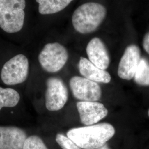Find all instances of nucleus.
Masks as SVG:
<instances>
[{
    "mask_svg": "<svg viewBox=\"0 0 149 149\" xmlns=\"http://www.w3.org/2000/svg\"><path fill=\"white\" fill-rule=\"evenodd\" d=\"M115 132L112 124L103 123L72 128L67 132L66 135L81 149H94L107 144Z\"/></svg>",
    "mask_w": 149,
    "mask_h": 149,
    "instance_id": "1",
    "label": "nucleus"
},
{
    "mask_svg": "<svg viewBox=\"0 0 149 149\" xmlns=\"http://www.w3.org/2000/svg\"><path fill=\"white\" fill-rule=\"evenodd\" d=\"M107 10L104 6L96 2H87L74 11L72 23L76 32L88 34L95 32L105 19Z\"/></svg>",
    "mask_w": 149,
    "mask_h": 149,
    "instance_id": "2",
    "label": "nucleus"
},
{
    "mask_svg": "<svg viewBox=\"0 0 149 149\" xmlns=\"http://www.w3.org/2000/svg\"><path fill=\"white\" fill-rule=\"evenodd\" d=\"M25 0H0V28L8 33L19 32L23 27Z\"/></svg>",
    "mask_w": 149,
    "mask_h": 149,
    "instance_id": "3",
    "label": "nucleus"
},
{
    "mask_svg": "<svg viewBox=\"0 0 149 149\" xmlns=\"http://www.w3.org/2000/svg\"><path fill=\"white\" fill-rule=\"evenodd\" d=\"M68 58L66 49L59 43L46 44L38 56L42 68L50 73L59 71L65 66Z\"/></svg>",
    "mask_w": 149,
    "mask_h": 149,
    "instance_id": "4",
    "label": "nucleus"
},
{
    "mask_svg": "<svg viewBox=\"0 0 149 149\" xmlns=\"http://www.w3.org/2000/svg\"><path fill=\"white\" fill-rule=\"evenodd\" d=\"M29 72V61L23 54H18L4 64L1 72V78L7 85H16L27 80Z\"/></svg>",
    "mask_w": 149,
    "mask_h": 149,
    "instance_id": "5",
    "label": "nucleus"
},
{
    "mask_svg": "<svg viewBox=\"0 0 149 149\" xmlns=\"http://www.w3.org/2000/svg\"><path fill=\"white\" fill-rule=\"evenodd\" d=\"M45 92V106L50 111L62 109L68 100V91L63 81L59 77L49 78Z\"/></svg>",
    "mask_w": 149,
    "mask_h": 149,
    "instance_id": "6",
    "label": "nucleus"
},
{
    "mask_svg": "<svg viewBox=\"0 0 149 149\" xmlns=\"http://www.w3.org/2000/svg\"><path fill=\"white\" fill-rule=\"evenodd\" d=\"M74 98L82 101L97 102L102 96L100 85L94 81L80 76H74L69 81Z\"/></svg>",
    "mask_w": 149,
    "mask_h": 149,
    "instance_id": "7",
    "label": "nucleus"
},
{
    "mask_svg": "<svg viewBox=\"0 0 149 149\" xmlns=\"http://www.w3.org/2000/svg\"><path fill=\"white\" fill-rule=\"evenodd\" d=\"M140 48L135 44L128 46L125 49L118 65V74L124 80L133 79L141 61Z\"/></svg>",
    "mask_w": 149,
    "mask_h": 149,
    "instance_id": "8",
    "label": "nucleus"
},
{
    "mask_svg": "<svg viewBox=\"0 0 149 149\" xmlns=\"http://www.w3.org/2000/svg\"><path fill=\"white\" fill-rule=\"evenodd\" d=\"M76 107L81 122L85 125L96 124L108 114V110L104 104L98 102H78Z\"/></svg>",
    "mask_w": 149,
    "mask_h": 149,
    "instance_id": "9",
    "label": "nucleus"
},
{
    "mask_svg": "<svg viewBox=\"0 0 149 149\" xmlns=\"http://www.w3.org/2000/svg\"><path fill=\"white\" fill-rule=\"evenodd\" d=\"M28 136L22 128L0 126V149H23Z\"/></svg>",
    "mask_w": 149,
    "mask_h": 149,
    "instance_id": "10",
    "label": "nucleus"
},
{
    "mask_svg": "<svg viewBox=\"0 0 149 149\" xmlns=\"http://www.w3.org/2000/svg\"><path fill=\"white\" fill-rule=\"evenodd\" d=\"M88 60L97 67L102 70L108 69L111 59L104 43L99 38H92L86 47Z\"/></svg>",
    "mask_w": 149,
    "mask_h": 149,
    "instance_id": "11",
    "label": "nucleus"
},
{
    "mask_svg": "<svg viewBox=\"0 0 149 149\" xmlns=\"http://www.w3.org/2000/svg\"><path fill=\"white\" fill-rule=\"evenodd\" d=\"M79 70L84 77L97 83L108 84L111 80V76L109 72L104 70L98 68L89 60L84 57L80 58Z\"/></svg>",
    "mask_w": 149,
    "mask_h": 149,
    "instance_id": "12",
    "label": "nucleus"
},
{
    "mask_svg": "<svg viewBox=\"0 0 149 149\" xmlns=\"http://www.w3.org/2000/svg\"><path fill=\"white\" fill-rule=\"evenodd\" d=\"M41 15H52L64 10L74 0H36Z\"/></svg>",
    "mask_w": 149,
    "mask_h": 149,
    "instance_id": "13",
    "label": "nucleus"
},
{
    "mask_svg": "<svg viewBox=\"0 0 149 149\" xmlns=\"http://www.w3.org/2000/svg\"><path fill=\"white\" fill-rule=\"evenodd\" d=\"M20 100V95L17 91L0 87V110L3 107H14Z\"/></svg>",
    "mask_w": 149,
    "mask_h": 149,
    "instance_id": "14",
    "label": "nucleus"
},
{
    "mask_svg": "<svg viewBox=\"0 0 149 149\" xmlns=\"http://www.w3.org/2000/svg\"><path fill=\"white\" fill-rule=\"evenodd\" d=\"M134 81L140 86H149V62L145 58H141L136 74L134 77Z\"/></svg>",
    "mask_w": 149,
    "mask_h": 149,
    "instance_id": "15",
    "label": "nucleus"
},
{
    "mask_svg": "<svg viewBox=\"0 0 149 149\" xmlns=\"http://www.w3.org/2000/svg\"><path fill=\"white\" fill-rule=\"evenodd\" d=\"M23 149H48L43 140L37 135H32L27 138Z\"/></svg>",
    "mask_w": 149,
    "mask_h": 149,
    "instance_id": "16",
    "label": "nucleus"
},
{
    "mask_svg": "<svg viewBox=\"0 0 149 149\" xmlns=\"http://www.w3.org/2000/svg\"><path fill=\"white\" fill-rule=\"evenodd\" d=\"M55 140L62 149H81L67 136L63 134H58Z\"/></svg>",
    "mask_w": 149,
    "mask_h": 149,
    "instance_id": "17",
    "label": "nucleus"
},
{
    "mask_svg": "<svg viewBox=\"0 0 149 149\" xmlns=\"http://www.w3.org/2000/svg\"><path fill=\"white\" fill-rule=\"evenodd\" d=\"M143 45L145 51L149 55V32L146 33L144 36Z\"/></svg>",
    "mask_w": 149,
    "mask_h": 149,
    "instance_id": "18",
    "label": "nucleus"
},
{
    "mask_svg": "<svg viewBox=\"0 0 149 149\" xmlns=\"http://www.w3.org/2000/svg\"><path fill=\"white\" fill-rule=\"evenodd\" d=\"M110 149V148L109 147V146L108 145V144H106L104 145H103V146H102L101 147H100V148H96V149Z\"/></svg>",
    "mask_w": 149,
    "mask_h": 149,
    "instance_id": "19",
    "label": "nucleus"
},
{
    "mask_svg": "<svg viewBox=\"0 0 149 149\" xmlns=\"http://www.w3.org/2000/svg\"><path fill=\"white\" fill-rule=\"evenodd\" d=\"M148 116H149V111H148Z\"/></svg>",
    "mask_w": 149,
    "mask_h": 149,
    "instance_id": "20",
    "label": "nucleus"
}]
</instances>
